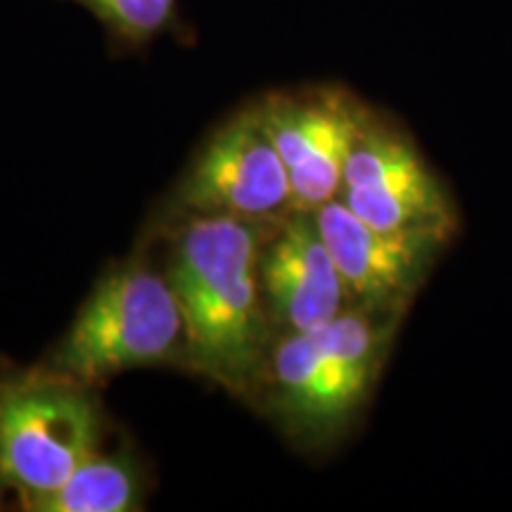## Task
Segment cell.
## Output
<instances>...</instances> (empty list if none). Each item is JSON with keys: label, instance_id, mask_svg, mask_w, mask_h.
<instances>
[{"label": "cell", "instance_id": "4", "mask_svg": "<svg viewBox=\"0 0 512 512\" xmlns=\"http://www.w3.org/2000/svg\"><path fill=\"white\" fill-rule=\"evenodd\" d=\"M100 430L86 384L43 368L0 380V503L29 512L100 451Z\"/></svg>", "mask_w": 512, "mask_h": 512}, {"label": "cell", "instance_id": "6", "mask_svg": "<svg viewBox=\"0 0 512 512\" xmlns=\"http://www.w3.org/2000/svg\"><path fill=\"white\" fill-rule=\"evenodd\" d=\"M339 200L361 221L389 233H427L451 240L453 200L403 128L370 107L351 147Z\"/></svg>", "mask_w": 512, "mask_h": 512}, {"label": "cell", "instance_id": "8", "mask_svg": "<svg viewBox=\"0 0 512 512\" xmlns=\"http://www.w3.org/2000/svg\"><path fill=\"white\" fill-rule=\"evenodd\" d=\"M351 304L403 316L448 240L427 233H389L361 221L342 200L316 209Z\"/></svg>", "mask_w": 512, "mask_h": 512}, {"label": "cell", "instance_id": "2", "mask_svg": "<svg viewBox=\"0 0 512 512\" xmlns=\"http://www.w3.org/2000/svg\"><path fill=\"white\" fill-rule=\"evenodd\" d=\"M399 318L349 306L271 344L259 394L294 444L323 451L344 437L373 394Z\"/></svg>", "mask_w": 512, "mask_h": 512}, {"label": "cell", "instance_id": "1", "mask_svg": "<svg viewBox=\"0 0 512 512\" xmlns=\"http://www.w3.org/2000/svg\"><path fill=\"white\" fill-rule=\"evenodd\" d=\"M169 278L188 330V370L230 394H259L273 344L261 252L280 221L181 216Z\"/></svg>", "mask_w": 512, "mask_h": 512}, {"label": "cell", "instance_id": "9", "mask_svg": "<svg viewBox=\"0 0 512 512\" xmlns=\"http://www.w3.org/2000/svg\"><path fill=\"white\" fill-rule=\"evenodd\" d=\"M261 292L273 328L304 332L349 309L351 297L316 211L294 209L261 252Z\"/></svg>", "mask_w": 512, "mask_h": 512}, {"label": "cell", "instance_id": "10", "mask_svg": "<svg viewBox=\"0 0 512 512\" xmlns=\"http://www.w3.org/2000/svg\"><path fill=\"white\" fill-rule=\"evenodd\" d=\"M143 510V477L126 451L93 453L53 494L29 512H133Z\"/></svg>", "mask_w": 512, "mask_h": 512}, {"label": "cell", "instance_id": "11", "mask_svg": "<svg viewBox=\"0 0 512 512\" xmlns=\"http://www.w3.org/2000/svg\"><path fill=\"white\" fill-rule=\"evenodd\" d=\"M98 19L114 43L143 48L176 22L178 0H72Z\"/></svg>", "mask_w": 512, "mask_h": 512}, {"label": "cell", "instance_id": "7", "mask_svg": "<svg viewBox=\"0 0 512 512\" xmlns=\"http://www.w3.org/2000/svg\"><path fill=\"white\" fill-rule=\"evenodd\" d=\"M266 126L290 171L294 207L316 211L337 200L344 166L370 107L344 86L287 88L259 98Z\"/></svg>", "mask_w": 512, "mask_h": 512}, {"label": "cell", "instance_id": "3", "mask_svg": "<svg viewBox=\"0 0 512 512\" xmlns=\"http://www.w3.org/2000/svg\"><path fill=\"white\" fill-rule=\"evenodd\" d=\"M147 366L188 370V330L169 278L128 261L102 275L43 370L95 387Z\"/></svg>", "mask_w": 512, "mask_h": 512}, {"label": "cell", "instance_id": "5", "mask_svg": "<svg viewBox=\"0 0 512 512\" xmlns=\"http://www.w3.org/2000/svg\"><path fill=\"white\" fill-rule=\"evenodd\" d=\"M176 216L283 221L294 209L290 171L259 100L221 124L192 159L171 197Z\"/></svg>", "mask_w": 512, "mask_h": 512}]
</instances>
